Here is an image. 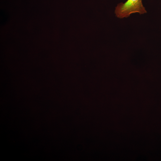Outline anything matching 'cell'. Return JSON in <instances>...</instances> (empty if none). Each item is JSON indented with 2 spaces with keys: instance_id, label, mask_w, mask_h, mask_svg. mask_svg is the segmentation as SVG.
<instances>
[{
  "instance_id": "obj_1",
  "label": "cell",
  "mask_w": 161,
  "mask_h": 161,
  "mask_svg": "<svg viewBox=\"0 0 161 161\" xmlns=\"http://www.w3.org/2000/svg\"><path fill=\"white\" fill-rule=\"evenodd\" d=\"M136 13L140 14L147 13L142 0H127L124 3L118 4L115 10L116 16L120 18H127L131 14Z\"/></svg>"
}]
</instances>
